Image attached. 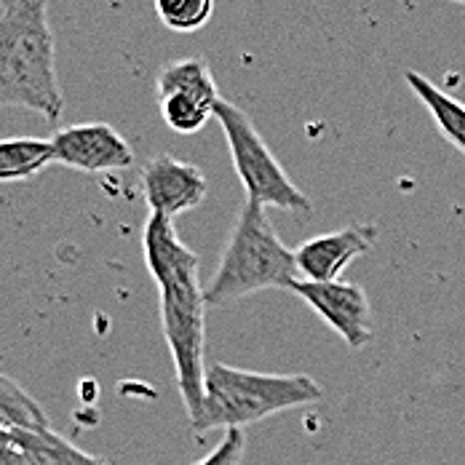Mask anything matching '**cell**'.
Segmentation results:
<instances>
[{
  "instance_id": "cell-1",
  "label": "cell",
  "mask_w": 465,
  "mask_h": 465,
  "mask_svg": "<svg viewBox=\"0 0 465 465\" xmlns=\"http://www.w3.org/2000/svg\"><path fill=\"white\" fill-rule=\"evenodd\" d=\"M142 254L147 273L158 289L161 329L169 345L177 388L190 422L203 404L206 380V294L201 283V262L183 243L169 217L150 214L142 232Z\"/></svg>"
},
{
  "instance_id": "cell-2",
  "label": "cell",
  "mask_w": 465,
  "mask_h": 465,
  "mask_svg": "<svg viewBox=\"0 0 465 465\" xmlns=\"http://www.w3.org/2000/svg\"><path fill=\"white\" fill-rule=\"evenodd\" d=\"M0 107L38 113L48 124L64 110L48 0H0Z\"/></svg>"
},
{
  "instance_id": "cell-3",
  "label": "cell",
  "mask_w": 465,
  "mask_h": 465,
  "mask_svg": "<svg viewBox=\"0 0 465 465\" xmlns=\"http://www.w3.org/2000/svg\"><path fill=\"white\" fill-rule=\"evenodd\" d=\"M322 396L324 388L308 374L252 372L212 361L206 367L201 412L190 425L195 436L220 428L241 430L286 410L316 404Z\"/></svg>"
},
{
  "instance_id": "cell-4",
  "label": "cell",
  "mask_w": 465,
  "mask_h": 465,
  "mask_svg": "<svg viewBox=\"0 0 465 465\" xmlns=\"http://www.w3.org/2000/svg\"><path fill=\"white\" fill-rule=\"evenodd\" d=\"M300 279L297 257L279 238L265 206L246 201L203 294L209 308H225L268 289L292 292Z\"/></svg>"
},
{
  "instance_id": "cell-5",
  "label": "cell",
  "mask_w": 465,
  "mask_h": 465,
  "mask_svg": "<svg viewBox=\"0 0 465 465\" xmlns=\"http://www.w3.org/2000/svg\"><path fill=\"white\" fill-rule=\"evenodd\" d=\"M214 118L220 121L223 134L228 140L232 169L243 185L246 201L281 212H311V198L283 172L279 158L268 147L254 121L246 115V110L223 99L217 104Z\"/></svg>"
},
{
  "instance_id": "cell-6",
  "label": "cell",
  "mask_w": 465,
  "mask_h": 465,
  "mask_svg": "<svg viewBox=\"0 0 465 465\" xmlns=\"http://www.w3.org/2000/svg\"><path fill=\"white\" fill-rule=\"evenodd\" d=\"M220 102V86L201 56L174 59L155 75V104L163 124L177 134H198L214 118Z\"/></svg>"
},
{
  "instance_id": "cell-7",
  "label": "cell",
  "mask_w": 465,
  "mask_h": 465,
  "mask_svg": "<svg viewBox=\"0 0 465 465\" xmlns=\"http://www.w3.org/2000/svg\"><path fill=\"white\" fill-rule=\"evenodd\" d=\"M54 163L84 174L124 172L134 166V147L110 124H73L51 137Z\"/></svg>"
},
{
  "instance_id": "cell-8",
  "label": "cell",
  "mask_w": 465,
  "mask_h": 465,
  "mask_svg": "<svg viewBox=\"0 0 465 465\" xmlns=\"http://www.w3.org/2000/svg\"><path fill=\"white\" fill-rule=\"evenodd\" d=\"M300 300H305L326 324L331 326L351 351L364 348L372 342L374 322L372 308L367 300V292L359 283H345V281H297L292 289Z\"/></svg>"
},
{
  "instance_id": "cell-9",
  "label": "cell",
  "mask_w": 465,
  "mask_h": 465,
  "mask_svg": "<svg viewBox=\"0 0 465 465\" xmlns=\"http://www.w3.org/2000/svg\"><path fill=\"white\" fill-rule=\"evenodd\" d=\"M142 193L150 206V214L174 220L201 206L209 185L195 163L180 161L172 153H158L142 169Z\"/></svg>"
},
{
  "instance_id": "cell-10",
  "label": "cell",
  "mask_w": 465,
  "mask_h": 465,
  "mask_svg": "<svg viewBox=\"0 0 465 465\" xmlns=\"http://www.w3.org/2000/svg\"><path fill=\"white\" fill-rule=\"evenodd\" d=\"M374 238H377V228L361 225V223L348 225L342 231L308 238L294 252L297 271H300L302 281H319V283L340 281L342 271L353 260L364 257L372 249Z\"/></svg>"
},
{
  "instance_id": "cell-11",
  "label": "cell",
  "mask_w": 465,
  "mask_h": 465,
  "mask_svg": "<svg viewBox=\"0 0 465 465\" xmlns=\"http://www.w3.org/2000/svg\"><path fill=\"white\" fill-rule=\"evenodd\" d=\"M407 86L415 92L420 102L425 104V110L430 113L436 129L444 134V140L450 142L452 147H458L460 153H465V104L460 99H455L452 94H447L444 89H439L433 81H428L425 75H420L415 70L404 73Z\"/></svg>"
},
{
  "instance_id": "cell-12",
  "label": "cell",
  "mask_w": 465,
  "mask_h": 465,
  "mask_svg": "<svg viewBox=\"0 0 465 465\" xmlns=\"http://www.w3.org/2000/svg\"><path fill=\"white\" fill-rule=\"evenodd\" d=\"M14 439H16L27 465H110L102 458L84 452L81 447L67 441L62 433H56L54 428H44V430H19L16 428Z\"/></svg>"
},
{
  "instance_id": "cell-13",
  "label": "cell",
  "mask_w": 465,
  "mask_h": 465,
  "mask_svg": "<svg viewBox=\"0 0 465 465\" xmlns=\"http://www.w3.org/2000/svg\"><path fill=\"white\" fill-rule=\"evenodd\" d=\"M54 163L51 140L35 137H3L0 140V185L27 183Z\"/></svg>"
},
{
  "instance_id": "cell-14",
  "label": "cell",
  "mask_w": 465,
  "mask_h": 465,
  "mask_svg": "<svg viewBox=\"0 0 465 465\" xmlns=\"http://www.w3.org/2000/svg\"><path fill=\"white\" fill-rule=\"evenodd\" d=\"M0 428H8V430L51 428L44 407L16 380L5 374H0Z\"/></svg>"
},
{
  "instance_id": "cell-15",
  "label": "cell",
  "mask_w": 465,
  "mask_h": 465,
  "mask_svg": "<svg viewBox=\"0 0 465 465\" xmlns=\"http://www.w3.org/2000/svg\"><path fill=\"white\" fill-rule=\"evenodd\" d=\"M155 14L172 33H198L214 16V0H153Z\"/></svg>"
},
{
  "instance_id": "cell-16",
  "label": "cell",
  "mask_w": 465,
  "mask_h": 465,
  "mask_svg": "<svg viewBox=\"0 0 465 465\" xmlns=\"http://www.w3.org/2000/svg\"><path fill=\"white\" fill-rule=\"evenodd\" d=\"M246 450V436L243 430H225L223 441L195 465H241Z\"/></svg>"
},
{
  "instance_id": "cell-17",
  "label": "cell",
  "mask_w": 465,
  "mask_h": 465,
  "mask_svg": "<svg viewBox=\"0 0 465 465\" xmlns=\"http://www.w3.org/2000/svg\"><path fill=\"white\" fill-rule=\"evenodd\" d=\"M450 3H458V5H465V0H450Z\"/></svg>"
}]
</instances>
